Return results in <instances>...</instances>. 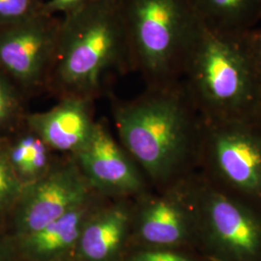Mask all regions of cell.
<instances>
[{"label":"cell","instance_id":"cell-1","mask_svg":"<svg viewBox=\"0 0 261 261\" xmlns=\"http://www.w3.org/2000/svg\"><path fill=\"white\" fill-rule=\"evenodd\" d=\"M247 34L218 30L199 20L187 54L182 73L196 101L222 121H241L260 107L261 67Z\"/></svg>","mask_w":261,"mask_h":261},{"label":"cell","instance_id":"cell-2","mask_svg":"<svg viewBox=\"0 0 261 261\" xmlns=\"http://www.w3.org/2000/svg\"><path fill=\"white\" fill-rule=\"evenodd\" d=\"M132 69L119 0H87L61 17L48 84L65 97L89 99L112 69Z\"/></svg>","mask_w":261,"mask_h":261},{"label":"cell","instance_id":"cell-3","mask_svg":"<svg viewBox=\"0 0 261 261\" xmlns=\"http://www.w3.org/2000/svg\"><path fill=\"white\" fill-rule=\"evenodd\" d=\"M130 68L168 84L182 73L199 19L192 0H119Z\"/></svg>","mask_w":261,"mask_h":261},{"label":"cell","instance_id":"cell-4","mask_svg":"<svg viewBox=\"0 0 261 261\" xmlns=\"http://www.w3.org/2000/svg\"><path fill=\"white\" fill-rule=\"evenodd\" d=\"M122 142L152 177L176 168L186 147L189 115L176 91L160 88L114 111Z\"/></svg>","mask_w":261,"mask_h":261},{"label":"cell","instance_id":"cell-5","mask_svg":"<svg viewBox=\"0 0 261 261\" xmlns=\"http://www.w3.org/2000/svg\"><path fill=\"white\" fill-rule=\"evenodd\" d=\"M61 18L42 15L0 29V71L25 88L48 84Z\"/></svg>","mask_w":261,"mask_h":261},{"label":"cell","instance_id":"cell-6","mask_svg":"<svg viewBox=\"0 0 261 261\" xmlns=\"http://www.w3.org/2000/svg\"><path fill=\"white\" fill-rule=\"evenodd\" d=\"M89 183L75 165H69L33 181L21 194L16 224L23 235L86 203Z\"/></svg>","mask_w":261,"mask_h":261},{"label":"cell","instance_id":"cell-7","mask_svg":"<svg viewBox=\"0 0 261 261\" xmlns=\"http://www.w3.org/2000/svg\"><path fill=\"white\" fill-rule=\"evenodd\" d=\"M76 157L84 177L96 188L115 193H135L141 189L137 170L101 124H94Z\"/></svg>","mask_w":261,"mask_h":261},{"label":"cell","instance_id":"cell-8","mask_svg":"<svg viewBox=\"0 0 261 261\" xmlns=\"http://www.w3.org/2000/svg\"><path fill=\"white\" fill-rule=\"evenodd\" d=\"M215 135L214 159L217 168L230 184L248 192H261V141L234 121Z\"/></svg>","mask_w":261,"mask_h":261},{"label":"cell","instance_id":"cell-9","mask_svg":"<svg viewBox=\"0 0 261 261\" xmlns=\"http://www.w3.org/2000/svg\"><path fill=\"white\" fill-rule=\"evenodd\" d=\"M27 122L48 147L75 153L89 139L95 124L89 99L80 97L62 98L51 110L28 115Z\"/></svg>","mask_w":261,"mask_h":261},{"label":"cell","instance_id":"cell-10","mask_svg":"<svg viewBox=\"0 0 261 261\" xmlns=\"http://www.w3.org/2000/svg\"><path fill=\"white\" fill-rule=\"evenodd\" d=\"M207 218L215 239L238 259H251L261 250V226L242 206L223 195L209 198Z\"/></svg>","mask_w":261,"mask_h":261},{"label":"cell","instance_id":"cell-11","mask_svg":"<svg viewBox=\"0 0 261 261\" xmlns=\"http://www.w3.org/2000/svg\"><path fill=\"white\" fill-rule=\"evenodd\" d=\"M129 219L128 211L121 206L90 216L77 241L84 258L106 261L112 257L121 245Z\"/></svg>","mask_w":261,"mask_h":261},{"label":"cell","instance_id":"cell-12","mask_svg":"<svg viewBox=\"0 0 261 261\" xmlns=\"http://www.w3.org/2000/svg\"><path fill=\"white\" fill-rule=\"evenodd\" d=\"M89 217L85 204L76 207L37 231L23 235V248L39 258L58 254L79 241Z\"/></svg>","mask_w":261,"mask_h":261},{"label":"cell","instance_id":"cell-13","mask_svg":"<svg viewBox=\"0 0 261 261\" xmlns=\"http://www.w3.org/2000/svg\"><path fill=\"white\" fill-rule=\"evenodd\" d=\"M198 19L218 30L248 33L261 19L260 0H192Z\"/></svg>","mask_w":261,"mask_h":261},{"label":"cell","instance_id":"cell-14","mask_svg":"<svg viewBox=\"0 0 261 261\" xmlns=\"http://www.w3.org/2000/svg\"><path fill=\"white\" fill-rule=\"evenodd\" d=\"M188 231L187 217L174 200L163 198L150 202L141 212V237L154 245H174L182 241Z\"/></svg>","mask_w":261,"mask_h":261},{"label":"cell","instance_id":"cell-15","mask_svg":"<svg viewBox=\"0 0 261 261\" xmlns=\"http://www.w3.org/2000/svg\"><path fill=\"white\" fill-rule=\"evenodd\" d=\"M46 13V0H0V29L10 28Z\"/></svg>","mask_w":261,"mask_h":261},{"label":"cell","instance_id":"cell-16","mask_svg":"<svg viewBox=\"0 0 261 261\" xmlns=\"http://www.w3.org/2000/svg\"><path fill=\"white\" fill-rule=\"evenodd\" d=\"M19 177L9 158L0 151V208L4 207L19 194Z\"/></svg>","mask_w":261,"mask_h":261},{"label":"cell","instance_id":"cell-17","mask_svg":"<svg viewBox=\"0 0 261 261\" xmlns=\"http://www.w3.org/2000/svg\"><path fill=\"white\" fill-rule=\"evenodd\" d=\"M19 110V100L7 76L0 71V124L16 117Z\"/></svg>","mask_w":261,"mask_h":261},{"label":"cell","instance_id":"cell-18","mask_svg":"<svg viewBox=\"0 0 261 261\" xmlns=\"http://www.w3.org/2000/svg\"><path fill=\"white\" fill-rule=\"evenodd\" d=\"M87 0H46V13L51 16L67 14L80 8Z\"/></svg>","mask_w":261,"mask_h":261},{"label":"cell","instance_id":"cell-19","mask_svg":"<svg viewBox=\"0 0 261 261\" xmlns=\"http://www.w3.org/2000/svg\"><path fill=\"white\" fill-rule=\"evenodd\" d=\"M133 261H190L186 257L168 252H148L137 255Z\"/></svg>","mask_w":261,"mask_h":261},{"label":"cell","instance_id":"cell-20","mask_svg":"<svg viewBox=\"0 0 261 261\" xmlns=\"http://www.w3.org/2000/svg\"><path fill=\"white\" fill-rule=\"evenodd\" d=\"M248 40L251 45L253 55L261 67V25L256 27L248 32Z\"/></svg>","mask_w":261,"mask_h":261},{"label":"cell","instance_id":"cell-21","mask_svg":"<svg viewBox=\"0 0 261 261\" xmlns=\"http://www.w3.org/2000/svg\"><path fill=\"white\" fill-rule=\"evenodd\" d=\"M257 113H261V105L260 107H259V110H258V112Z\"/></svg>","mask_w":261,"mask_h":261},{"label":"cell","instance_id":"cell-22","mask_svg":"<svg viewBox=\"0 0 261 261\" xmlns=\"http://www.w3.org/2000/svg\"><path fill=\"white\" fill-rule=\"evenodd\" d=\"M0 261H1V258H0Z\"/></svg>","mask_w":261,"mask_h":261},{"label":"cell","instance_id":"cell-23","mask_svg":"<svg viewBox=\"0 0 261 261\" xmlns=\"http://www.w3.org/2000/svg\"><path fill=\"white\" fill-rule=\"evenodd\" d=\"M260 2H261V0H260Z\"/></svg>","mask_w":261,"mask_h":261}]
</instances>
